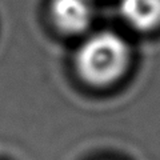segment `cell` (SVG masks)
Returning <instances> with one entry per match:
<instances>
[{
	"mask_svg": "<svg viewBox=\"0 0 160 160\" xmlns=\"http://www.w3.org/2000/svg\"><path fill=\"white\" fill-rule=\"evenodd\" d=\"M129 64V44L112 31H100L88 36L79 47L75 58L80 79L96 88H106L120 82Z\"/></svg>",
	"mask_w": 160,
	"mask_h": 160,
	"instance_id": "1",
	"label": "cell"
},
{
	"mask_svg": "<svg viewBox=\"0 0 160 160\" xmlns=\"http://www.w3.org/2000/svg\"><path fill=\"white\" fill-rule=\"evenodd\" d=\"M49 18L59 32L76 36L91 27L93 7L91 0H51Z\"/></svg>",
	"mask_w": 160,
	"mask_h": 160,
	"instance_id": "2",
	"label": "cell"
},
{
	"mask_svg": "<svg viewBox=\"0 0 160 160\" xmlns=\"http://www.w3.org/2000/svg\"><path fill=\"white\" fill-rule=\"evenodd\" d=\"M120 13L139 32H152L160 27V0H122Z\"/></svg>",
	"mask_w": 160,
	"mask_h": 160,
	"instance_id": "3",
	"label": "cell"
}]
</instances>
